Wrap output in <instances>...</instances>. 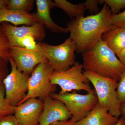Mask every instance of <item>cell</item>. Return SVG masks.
I'll return each mask as SVG.
<instances>
[{
	"mask_svg": "<svg viewBox=\"0 0 125 125\" xmlns=\"http://www.w3.org/2000/svg\"><path fill=\"white\" fill-rule=\"evenodd\" d=\"M43 108L39 124L49 125L57 121L67 120L72 115L64 104L61 101L48 96L43 101Z\"/></svg>",
	"mask_w": 125,
	"mask_h": 125,
	"instance_id": "cell-12",
	"label": "cell"
},
{
	"mask_svg": "<svg viewBox=\"0 0 125 125\" xmlns=\"http://www.w3.org/2000/svg\"><path fill=\"white\" fill-rule=\"evenodd\" d=\"M16 46L21 47L29 50H34L38 47V44L32 36H25L18 41Z\"/></svg>",
	"mask_w": 125,
	"mask_h": 125,
	"instance_id": "cell-22",
	"label": "cell"
},
{
	"mask_svg": "<svg viewBox=\"0 0 125 125\" xmlns=\"http://www.w3.org/2000/svg\"><path fill=\"white\" fill-rule=\"evenodd\" d=\"M40 125V124H38V125Z\"/></svg>",
	"mask_w": 125,
	"mask_h": 125,
	"instance_id": "cell-33",
	"label": "cell"
},
{
	"mask_svg": "<svg viewBox=\"0 0 125 125\" xmlns=\"http://www.w3.org/2000/svg\"><path fill=\"white\" fill-rule=\"evenodd\" d=\"M38 43L54 71L66 70L76 62V45L70 38L58 45H49L44 42Z\"/></svg>",
	"mask_w": 125,
	"mask_h": 125,
	"instance_id": "cell-5",
	"label": "cell"
},
{
	"mask_svg": "<svg viewBox=\"0 0 125 125\" xmlns=\"http://www.w3.org/2000/svg\"><path fill=\"white\" fill-rule=\"evenodd\" d=\"M83 64L76 62L64 71H53L51 76L52 84L60 87V94L70 93L72 90H84L87 93L93 89L89 81L83 73Z\"/></svg>",
	"mask_w": 125,
	"mask_h": 125,
	"instance_id": "cell-4",
	"label": "cell"
},
{
	"mask_svg": "<svg viewBox=\"0 0 125 125\" xmlns=\"http://www.w3.org/2000/svg\"><path fill=\"white\" fill-rule=\"evenodd\" d=\"M117 56L121 62L125 65V49Z\"/></svg>",
	"mask_w": 125,
	"mask_h": 125,
	"instance_id": "cell-29",
	"label": "cell"
},
{
	"mask_svg": "<svg viewBox=\"0 0 125 125\" xmlns=\"http://www.w3.org/2000/svg\"><path fill=\"white\" fill-rule=\"evenodd\" d=\"M111 15L109 7L104 3L98 13L73 19L68 24L69 38L75 43L78 53H83L92 48L104 33L115 27L109 22Z\"/></svg>",
	"mask_w": 125,
	"mask_h": 125,
	"instance_id": "cell-1",
	"label": "cell"
},
{
	"mask_svg": "<svg viewBox=\"0 0 125 125\" xmlns=\"http://www.w3.org/2000/svg\"><path fill=\"white\" fill-rule=\"evenodd\" d=\"M55 7L60 8L71 18H77L83 16L86 10L84 3L73 4L65 0H54Z\"/></svg>",
	"mask_w": 125,
	"mask_h": 125,
	"instance_id": "cell-17",
	"label": "cell"
},
{
	"mask_svg": "<svg viewBox=\"0 0 125 125\" xmlns=\"http://www.w3.org/2000/svg\"><path fill=\"white\" fill-rule=\"evenodd\" d=\"M118 101L121 104L125 102V72L118 83L116 89Z\"/></svg>",
	"mask_w": 125,
	"mask_h": 125,
	"instance_id": "cell-24",
	"label": "cell"
},
{
	"mask_svg": "<svg viewBox=\"0 0 125 125\" xmlns=\"http://www.w3.org/2000/svg\"><path fill=\"white\" fill-rule=\"evenodd\" d=\"M3 22L12 24L15 26L20 25L31 26L39 22L34 14L10 10L7 7L0 10V23Z\"/></svg>",
	"mask_w": 125,
	"mask_h": 125,
	"instance_id": "cell-15",
	"label": "cell"
},
{
	"mask_svg": "<svg viewBox=\"0 0 125 125\" xmlns=\"http://www.w3.org/2000/svg\"><path fill=\"white\" fill-rule=\"evenodd\" d=\"M9 61L11 66V72L2 83L5 87L6 100L10 105L15 107L21 103L27 95L30 75L20 71L10 56Z\"/></svg>",
	"mask_w": 125,
	"mask_h": 125,
	"instance_id": "cell-8",
	"label": "cell"
},
{
	"mask_svg": "<svg viewBox=\"0 0 125 125\" xmlns=\"http://www.w3.org/2000/svg\"><path fill=\"white\" fill-rule=\"evenodd\" d=\"M9 59L0 56V84L9 74L8 64Z\"/></svg>",
	"mask_w": 125,
	"mask_h": 125,
	"instance_id": "cell-25",
	"label": "cell"
},
{
	"mask_svg": "<svg viewBox=\"0 0 125 125\" xmlns=\"http://www.w3.org/2000/svg\"><path fill=\"white\" fill-rule=\"evenodd\" d=\"M102 39L92 48L82 53L83 69L119 81L125 72V65Z\"/></svg>",
	"mask_w": 125,
	"mask_h": 125,
	"instance_id": "cell-2",
	"label": "cell"
},
{
	"mask_svg": "<svg viewBox=\"0 0 125 125\" xmlns=\"http://www.w3.org/2000/svg\"><path fill=\"white\" fill-rule=\"evenodd\" d=\"M118 120L98 103L87 116L77 123L78 125H114Z\"/></svg>",
	"mask_w": 125,
	"mask_h": 125,
	"instance_id": "cell-14",
	"label": "cell"
},
{
	"mask_svg": "<svg viewBox=\"0 0 125 125\" xmlns=\"http://www.w3.org/2000/svg\"><path fill=\"white\" fill-rule=\"evenodd\" d=\"M0 24L8 39L10 47L16 46L18 41L25 36H32L39 42H42L46 37L45 27L40 22L31 26L19 27L6 22L0 23Z\"/></svg>",
	"mask_w": 125,
	"mask_h": 125,
	"instance_id": "cell-10",
	"label": "cell"
},
{
	"mask_svg": "<svg viewBox=\"0 0 125 125\" xmlns=\"http://www.w3.org/2000/svg\"><path fill=\"white\" fill-rule=\"evenodd\" d=\"M6 7V0H0V10Z\"/></svg>",
	"mask_w": 125,
	"mask_h": 125,
	"instance_id": "cell-32",
	"label": "cell"
},
{
	"mask_svg": "<svg viewBox=\"0 0 125 125\" xmlns=\"http://www.w3.org/2000/svg\"><path fill=\"white\" fill-rule=\"evenodd\" d=\"M10 47L0 23V56L9 59Z\"/></svg>",
	"mask_w": 125,
	"mask_h": 125,
	"instance_id": "cell-20",
	"label": "cell"
},
{
	"mask_svg": "<svg viewBox=\"0 0 125 125\" xmlns=\"http://www.w3.org/2000/svg\"><path fill=\"white\" fill-rule=\"evenodd\" d=\"M53 71L48 61L43 62L36 66L30 76L28 93L21 104L30 98H39L43 101L53 93L56 89V85L52 84L51 81Z\"/></svg>",
	"mask_w": 125,
	"mask_h": 125,
	"instance_id": "cell-7",
	"label": "cell"
},
{
	"mask_svg": "<svg viewBox=\"0 0 125 125\" xmlns=\"http://www.w3.org/2000/svg\"><path fill=\"white\" fill-rule=\"evenodd\" d=\"M121 114L125 119V102L121 104L120 106Z\"/></svg>",
	"mask_w": 125,
	"mask_h": 125,
	"instance_id": "cell-30",
	"label": "cell"
},
{
	"mask_svg": "<svg viewBox=\"0 0 125 125\" xmlns=\"http://www.w3.org/2000/svg\"><path fill=\"white\" fill-rule=\"evenodd\" d=\"M0 125H20L14 115H10L0 120Z\"/></svg>",
	"mask_w": 125,
	"mask_h": 125,
	"instance_id": "cell-27",
	"label": "cell"
},
{
	"mask_svg": "<svg viewBox=\"0 0 125 125\" xmlns=\"http://www.w3.org/2000/svg\"><path fill=\"white\" fill-rule=\"evenodd\" d=\"M114 125H125V119L123 117H122L119 120L117 123Z\"/></svg>",
	"mask_w": 125,
	"mask_h": 125,
	"instance_id": "cell-31",
	"label": "cell"
},
{
	"mask_svg": "<svg viewBox=\"0 0 125 125\" xmlns=\"http://www.w3.org/2000/svg\"><path fill=\"white\" fill-rule=\"evenodd\" d=\"M38 47L34 50L18 46L10 47V56L14 60L20 71L30 75L39 64L48 61L38 43Z\"/></svg>",
	"mask_w": 125,
	"mask_h": 125,
	"instance_id": "cell-9",
	"label": "cell"
},
{
	"mask_svg": "<svg viewBox=\"0 0 125 125\" xmlns=\"http://www.w3.org/2000/svg\"><path fill=\"white\" fill-rule=\"evenodd\" d=\"M83 73L94 88L98 103L101 106L107 108L112 115L119 118L121 114V103L117 94L118 81L87 71H83Z\"/></svg>",
	"mask_w": 125,
	"mask_h": 125,
	"instance_id": "cell-3",
	"label": "cell"
},
{
	"mask_svg": "<svg viewBox=\"0 0 125 125\" xmlns=\"http://www.w3.org/2000/svg\"><path fill=\"white\" fill-rule=\"evenodd\" d=\"M102 39L118 55L125 49V27H114L104 33Z\"/></svg>",
	"mask_w": 125,
	"mask_h": 125,
	"instance_id": "cell-16",
	"label": "cell"
},
{
	"mask_svg": "<svg viewBox=\"0 0 125 125\" xmlns=\"http://www.w3.org/2000/svg\"><path fill=\"white\" fill-rule=\"evenodd\" d=\"M99 4H106L112 14H118L121 10L125 9V0H99Z\"/></svg>",
	"mask_w": 125,
	"mask_h": 125,
	"instance_id": "cell-21",
	"label": "cell"
},
{
	"mask_svg": "<svg viewBox=\"0 0 125 125\" xmlns=\"http://www.w3.org/2000/svg\"><path fill=\"white\" fill-rule=\"evenodd\" d=\"M43 101L38 98H30L15 107L14 115L20 125H37L42 113Z\"/></svg>",
	"mask_w": 125,
	"mask_h": 125,
	"instance_id": "cell-11",
	"label": "cell"
},
{
	"mask_svg": "<svg viewBox=\"0 0 125 125\" xmlns=\"http://www.w3.org/2000/svg\"><path fill=\"white\" fill-rule=\"evenodd\" d=\"M37 12L34 14L39 22L45 28L55 33H67L69 32L68 28L60 27L54 22L50 14L51 10L55 7L54 1L51 0H36Z\"/></svg>",
	"mask_w": 125,
	"mask_h": 125,
	"instance_id": "cell-13",
	"label": "cell"
},
{
	"mask_svg": "<svg viewBox=\"0 0 125 125\" xmlns=\"http://www.w3.org/2000/svg\"><path fill=\"white\" fill-rule=\"evenodd\" d=\"M34 0H6V7L9 9L29 13L33 9Z\"/></svg>",
	"mask_w": 125,
	"mask_h": 125,
	"instance_id": "cell-18",
	"label": "cell"
},
{
	"mask_svg": "<svg viewBox=\"0 0 125 125\" xmlns=\"http://www.w3.org/2000/svg\"><path fill=\"white\" fill-rule=\"evenodd\" d=\"M109 22L115 27H125V10L116 14H112Z\"/></svg>",
	"mask_w": 125,
	"mask_h": 125,
	"instance_id": "cell-23",
	"label": "cell"
},
{
	"mask_svg": "<svg viewBox=\"0 0 125 125\" xmlns=\"http://www.w3.org/2000/svg\"><path fill=\"white\" fill-rule=\"evenodd\" d=\"M84 3L86 10H88L90 13H95V14H97L100 11L98 7L99 0H87Z\"/></svg>",
	"mask_w": 125,
	"mask_h": 125,
	"instance_id": "cell-26",
	"label": "cell"
},
{
	"mask_svg": "<svg viewBox=\"0 0 125 125\" xmlns=\"http://www.w3.org/2000/svg\"><path fill=\"white\" fill-rule=\"evenodd\" d=\"M15 107L10 105L5 98V89L3 83L0 84V120L4 117L13 115Z\"/></svg>",
	"mask_w": 125,
	"mask_h": 125,
	"instance_id": "cell-19",
	"label": "cell"
},
{
	"mask_svg": "<svg viewBox=\"0 0 125 125\" xmlns=\"http://www.w3.org/2000/svg\"><path fill=\"white\" fill-rule=\"evenodd\" d=\"M49 125H78L77 122H74L70 119V120L62 121H57L53 122Z\"/></svg>",
	"mask_w": 125,
	"mask_h": 125,
	"instance_id": "cell-28",
	"label": "cell"
},
{
	"mask_svg": "<svg viewBox=\"0 0 125 125\" xmlns=\"http://www.w3.org/2000/svg\"><path fill=\"white\" fill-rule=\"evenodd\" d=\"M50 95L64 104L71 114V120L75 122L87 116L98 103L94 89L85 94L74 92L64 94L53 93Z\"/></svg>",
	"mask_w": 125,
	"mask_h": 125,
	"instance_id": "cell-6",
	"label": "cell"
}]
</instances>
